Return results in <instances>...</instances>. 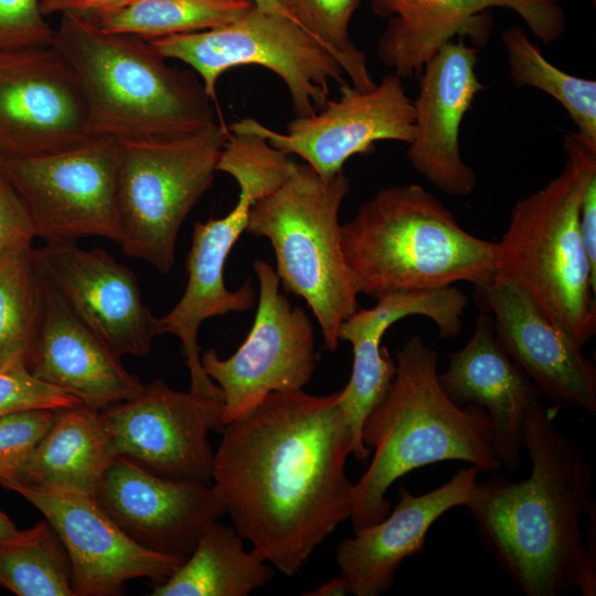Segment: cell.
Wrapping results in <instances>:
<instances>
[{
  "mask_svg": "<svg viewBox=\"0 0 596 596\" xmlns=\"http://www.w3.org/2000/svg\"><path fill=\"white\" fill-rule=\"evenodd\" d=\"M94 498L135 542L184 562L206 528L226 513L214 483L168 479L115 457Z\"/></svg>",
  "mask_w": 596,
  "mask_h": 596,
  "instance_id": "17",
  "label": "cell"
},
{
  "mask_svg": "<svg viewBox=\"0 0 596 596\" xmlns=\"http://www.w3.org/2000/svg\"><path fill=\"white\" fill-rule=\"evenodd\" d=\"M2 157L1 150H0V158Z\"/></svg>",
  "mask_w": 596,
  "mask_h": 596,
  "instance_id": "42",
  "label": "cell"
},
{
  "mask_svg": "<svg viewBox=\"0 0 596 596\" xmlns=\"http://www.w3.org/2000/svg\"><path fill=\"white\" fill-rule=\"evenodd\" d=\"M120 142L92 136L76 146L28 157H1L0 172L45 243L98 236L116 242Z\"/></svg>",
  "mask_w": 596,
  "mask_h": 596,
  "instance_id": "11",
  "label": "cell"
},
{
  "mask_svg": "<svg viewBox=\"0 0 596 596\" xmlns=\"http://www.w3.org/2000/svg\"><path fill=\"white\" fill-rule=\"evenodd\" d=\"M148 41L168 60L190 66L213 103L222 74L243 65L265 67L281 78L296 117L320 110L331 82L345 83L340 63L315 36L292 19L256 6L222 26Z\"/></svg>",
  "mask_w": 596,
  "mask_h": 596,
  "instance_id": "10",
  "label": "cell"
},
{
  "mask_svg": "<svg viewBox=\"0 0 596 596\" xmlns=\"http://www.w3.org/2000/svg\"><path fill=\"white\" fill-rule=\"evenodd\" d=\"M35 256L47 283L68 308L118 356H145L160 334L159 318L143 304L130 268L103 248L45 243Z\"/></svg>",
  "mask_w": 596,
  "mask_h": 596,
  "instance_id": "18",
  "label": "cell"
},
{
  "mask_svg": "<svg viewBox=\"0 0 596 596\" xmlns=\"http://www.w3.org/2000/svg\"><path fill=\"white\" fill-rule=\"evenodd\" d=\"M223 411L222 400L175 391L156 379L100 416L114 458L163 478L210 483L215 453L209 434L223 432Z\"/></svg>",
  "mask_w": 596,
  "mask_h": 596,
  "instance_id": "13",
  "label": "cell"
},
{
  "mask_svg": "<svg viewBox=\"0 0 596 596\" xmlns=\"http://www.w3.org/2000/svg\"><path fill=\"white\" fill-rule=\"evenodd\" d=\"M467 305L465 292L453 286L395 292L377 298L370 309H356L341 323L338 337L351 343L353 364L340 406L352 436L351 454L359 461L366 462L372 451L362 439L364 421L384 398L396 373L395 361L381 345L386 330L403 318L423 316L434 321L440 338H455L461 332Z\"/></svg>",
  "mask_w": 596,
  "mask_h": 596,
  "instance_id": "21",
  "label": "cell"
},
{
  "mask_svg": "<svg viewBox=\"0 0 596 596\" xmlns=\"http://www.w3.org/2000/svg\"><path fill=\"white\" fill-rule=\"evenodd\" d=\"M234 526L217 521L200 536L191 555L152 596H247L274 575L269 564L253 550Z\"/></svg>",
  "mask_w": 596,
  "mask_h": 596,
  "instance_id": "27",
  "label": "cell"
},
{
  "mask_svg": "<svg viewBox=\"0 0 596 596\" xmlns=\"http://www.w3.org/2000/svg\"><path fill=\"white\" fill-rule=\"evenodd\" d=\"M36 237L32 220L19 195L0 172V253Z\"/></svg>",
  "mask_w": 596,
  "mask_h": 596,
  "instance_id": "36",
  "label": "cell"
},
{
  "mask_svg": "<svg viewBox=\"0 0 596 596\" xmlns=\"http://www.w3.org/2000/svg\"><path fill=\"white\" fill-rule=\"evenodd\" d=\"M0 485L34 505L57 533L71 562L75 596H119L134 578L161 584L183 563L135 542L94 497L17 481Z\"/></svg>",
  "mask_w": 596,
  "mask_h": 596,
  "instance_id": "16",
  "label": "cell"
},
{
  "mask_svg": "<svg viewBox=\"0 0 596 596\" xmlns=\"http://www.w3.org/2000/svg\"><path fill=\"white\" fill-rule=\"evenodd\" d=\"M0 587L18 596H75L67 552L46 520L0 542Z\"/></svg>",
  "mask_w": 596,
  "mask_h": 596,
  "instance_id": "30",
  "label": "cell"
},
{
  "mask_svg": "<svg viewBox=\"0 0 596 596\" xmlns=\"http://www.w3.org/2000/svg\"><path fill=\"white\" fill-rule=\"evenodd\" d=\"M563 171L519 200L498 245V270L519 283L578 347L596 333V270L581 230L585 183L596 171V146L568 132Z\"/></svg>",
  "mask_w": 596,
  "mask_h": 596,
  "instance_id": "6",
  "label": "cell"
},
{
  "mask_svg": "<svg viewBox=\"0 0 596 596\" xmlns=\"http://www.w3.org/2000/svg\"><path fill=\"white\" fill-rule=\"evenodd\" d=\"M349 191L343 170L326 179L296 162L288 178L254 204L246 227L270 242L284 289L307 302L330 352L338 348L341 323L358 309L339 223Z\"/></svg>",
  "mask_w": 596,
  "mask_h": 596,
  "instance_id": "7",
  "label": "cell"
},
{
  "mask_svg": "<svg viewBox=\"0 0 596 596\" xmlns=\"http://www.w3.org/2000/svg\"><path fill=\"white\" fill-rule=\"evenodd\" d=\"M53 45L78 82L91 136L134 141L198 131L215 113L199 76L172 66L148 40L62 14Z\"/></svg>",
  "mask_w": 596,
  "mask_h": 596,
  "instance_id": "4",
  "label": "cell"
},
{
  "mask_svg": "<svg viewBox=\"0 0 596 596\" xmlns=\"http://www.w3.org/2000/svg\"><path fill=\"white\" fill-rule=\"evenodd\" d=\"M228 135L220 119L187 135L119 141L116 243L126 256L172 269L179 231L211 188Z\"/></svg>",
  "mask_w": 596,
  "mask_h": 596,
  "instance_id": "9",
  "label": "cell"
},
{
  "mask_svg": "<svg viewBox=\"0 0 596 596\" xmlns=\"http://www.w3.org/2000/svg\"><path fill=\"white\" fill-rule=\"evenodd\" d=\"M79 404L78 398L38 380L24 366L0 370V416L22 409H58Z\"/></svg>",
  "mask_w": 596,
  "mask_h": 596,
  "instance_id": "34",
  "label": "cell"
},
{
  "mask_svg": "<svg viewBox=\"0 0 596 596\" xmlns=\"http://www.w3.org/2000/svg\"><path fill=\"white\" fill-rule=\"evenodd\" d=\"M348 589L344 579L338 576L320 585L318 588L304 593L305 596H341L347 595Z\"/></svg>",
  "mask_w": 596,
  "mask_h": 596,
  "instance_id": "39",
  "label": "cell"
},
{
  "mask_svg": "<svg viewBox=\"0 0 596 596\" xmlns=\"http://www.w3.org/2000/svg\"><path fill=\"white\" fill-rule=\"evenodd\" d=\"M41 0H0V49L53 43L54 29L41 10Z\"/></svg>",
  "mask_w": 596,
  "mask_h": 596,
  "instance_id": "35",
  "label": "cell"
},
{
  "mask_svg": "<svg viewBox=\"0 0 596 596\" xmlns=\"http://www.w3.org/2000/svg\"><path fill=\"white\" fill-rule=\"evenodd\" d=\"M395 364L390 390L363 424L362 439L373 456L353 485V530L389 514V489L412 470L447 460L465 461L479 472L502 468L488 413L476 404L450 401L438 380L434 349L411 337L396 352Z\"/></svg>",
  "mask_w": 596,
  "mask_h": 596,
  "instance_id": "3",
  "label": "cell"
},
{
  "mask_svg": "<svg viewBox=\"0 0 596 596\" xmlns=\"http://www.w3.org/2000/svg\"><path fill=\"white\" fill-rule=\"evenodd\" d=\"M438 380L456 405L476 404L486 409L496 455L508 472L517 471L525 423L542 395L500 344L491 316L478 315L472 336L448 354V366L438 373Z\"/></svg>",
  "mask_w": 596,
  "mask_h": 596,
  "instance_id": "23",
  "label": "cell"
},
{
  "mask_svg": "<svg viewBox=\"0 0 596 596\" xmlns=\"http://www.w3.org/2000/svg\"><path fill=\"white\" fill-rule=\"evenodd\" d=\"M476 297L493 315L498 340L555 406L596 414V368L513 278L498 270L476 287Z\"/></svg>",
  "mask_w": 596,
  "mask_h": 596,
  "instance_id": "19",
  "label": "cell"
},
{
  "mask_svg": "<svg viewBox=\"0 0 596 596\" xmlns=\"http://www.w3.org/2000/svg\"><path fill=\"white\" fill-rule=\"evenodd\" d=\"M57 409L30 408L0 416V482L24 479L30 460Z\"/></svg>",
  "mask_w": 596,
  "mask_h": 596,
  "instance_id": "33",
  "label": "cell"
},
{
  "mask_svg": "<svg viewBox=\"0 0 596 596\" xmlns=\"http://www.w3.org/2000/svg\"><path fill=\"white\" fill-rule=\"evenodd\" d=\"M45 278V277H44ZM28 370L38 380L103 411L143 389L45 279L42 317Z\"/></svg>",
  "mask_w": 596,
  "mask_h": 596,
  "instance_id": "25",
  "label": "cell"
},
{
  "mask_svg": "<svg viewBox=\"0 0 596 596\" xmlns=\"http://www.w3.org/2000/svg\"><path fill=\"white\" fill-rule=\"evenodd\" d=\"M281 2L292 20L333 54L354 87L369 91L375 86L365 54L349 36V24L359 0H281Z\"/></svg>",
  "mask_w": 596,
  "mask_h": 596,
  "instance_id": "32",
  "label": "cell"
},
{
  "mask_svg": "<svg viewBox=\"0 0 596 596\" xmlns=\"http://www.w3.org/2000/svg\"><path fill=\"white\" fill-rule=\"evenodd\" d=\"M560 407L538 403L524 429L530 476L511 481L494 473L476 481L464 507L485 549L526 596H560L574 587L596 594L595 532L583 542L581 521L595 508L590 466L554 425Z\"/></svg>",
  "mask_w": 596,
  "mask_h": 596,
  "instance_id": "2",
  "label": "cell"
},
{
  "mask_svg": "<svg viewBox=\"0 0 596 596\" xmlns=\"http://www.w3.org/2000/svg\"><path fill=\"white\" fill-rule=\"evenodd\" d=\"M18 532L11 519L0 510V542L13 536Z\"/></svg>",
  "mask_w": 596,
  "mask_h": 596,
  "instance_id": "41",
  "label": "cell"
},
{
  "mask_svg": "<svg viewBox=\"0 0 596 596\" xmlns=\"http://www.w3.org/2000/svg\"><path fill=\"white\" fill-rule=\"evenodd\" d=\"M134 0H41L42 13L76 14L88 19L116 11Z\"/></svg>",
  "mask_w": 596,
  "mask_h": 596,
  "instance_id": "37",
  "label": "cell"
},
{
  "mask_svg": "<svg viewBox=\"0 0 596 596\" xmlns=\"http://www.w3.org/2000/svg\"><path fill=\"white\" fill-rule=\"evenodd\" d=\"M478 53L462 38L445 43L425 64L414 106L415 135L407 159L422 177L447 195L466 196L477 175L461 158L460 126L475 97Z\"/></svg>",
  "mask_w": 596,
  "mask_h": 596,
  "instance_id": "22",
  "label": "cell"
},
{
  "mask_svg": "<svg viewBox=\"0 0 596 596\" xmlns=\"http://www.w3.org/2000/svg\"><path fill=\"white\" fill-rule=\"evenodd\" d=\"M389 23L376 45L379 61L401 79L419 76L427 61L455 36L482 44L489 28L485 12H517L544 43L565 29L563 10L553 0H370Z\"/></svg>",
  "mask_w": 596,
  "mask_h": 596,
  "instance_id": "20",
  "label": "cell"
},
{
  "mask_svg": "<svg viewBox=\"0 0 596 596\" xmlns=\"http://www.w3.org/2000/svg\"><path fill=\"white\" fill-rule=\"evenodd\" d=\"M44 294L45 278L32 244L0 253V370L28 369Z\"/></svg>",
  "mask_w": 596,
  "mask_h": 596,
  "instance_id": "28",
  "label": "cell"
},
{
  "mask_svg": "<svg viewBox=\"0 0 596 596\" xmlns=\"http://www.w3.org/2000/svg\"><path fill=\"white\" fill-rule=\"evenodd\" d=\"M578 221L588 259L596 270V171L589 174L585 183Z\"/></svg>",
  "mask_w": 596,
  "mask_h": 596,
  "instance_id": "38",
  "label": "cell"
},
{
  "mask_svg": "<svg viewBox=\"0 0 596 596\" xmlns=\"http://www.w3.org/2000/svg\"><path fill=\"white\" fill-rule=\"evenodd\" d=\"M113 459L100 411L83 404L58 408L21 482L94 497Z\"/></svg>",
  "mask_w": 596,
  "mask_h": 596,
  "instance_id": "26",
  "label": "cell"
},
{
  "mask_svg": "<svg viewBox=\"0 0 596 596\" xmlns=\"http://www.w3.org/2000/svg\"><path fill=\"white\" fill-rule=\"evenodd\" d=\"M254 7L253 0H134L91 20L106 32L152 40L222 26Z\"/></svg>",
  "mask_w": 596,
  "mask_h": 596,
  "instance_id": "29",
  "label": "cell"
},
{
  "mask_svg": "<svg viewBox=\"0 0 596 596\" xmlns=\"http://www.w3.org/2000/svg\"><path fill=\"white\" fill-rule=\"evenodd\" d=\"M414 120L413 100L403 79L392 73L369 91L341 84L339 98L328 99L311 116L296 117L286 132L270 129L255 118L234 121L228 129L264 137L287 155H297L327 179L342 171L351 157L370 153L377 141L411 143Z\"/></svg>",
  "mask_w": 596,
  "mask_h": 596,
  "instance_id": "14",
  "label": "cell"
},
{
  "mask_svg": "<svg viewBox=\"0 0 596 596\" xmlns=\"http://www.w3.org/2000/svg\"><path fill=\"white\" fill-rule=\"evenodd\" d=\"M253 268L259 294L246 339L227 359H221L214 349L201 355L203 371L222 391L225 426L247 415L273 392L302 390L316 369L310 319L280 292V280L268 263L257 259Z\"/></svg>",
  "mask_w": 596,
  "mask_h": 596,
  "instance_id": "12",
  "label": "cell"
},
{
  "mask_svg": "<svg viewBox=\"0 0 596 596\" xmlns=\"http://www.w3.org/2000/svg\"><path fill=\"white\" fill-rule=\"evenodd\" d=\"M256 7L259 9L278 13L292 19L283 6L281 0H253ZM296 22V21H295Z\"/></svg>",
  "mask_w": 596,
  "mask_h": 596,
  "instance_id": "40",
  "label": "cell"
},
{
  "mask_svg": "<svg viewBox=\"0 0 596 596\" xmlns=\"http://www.w3.org/2000/svg\"><path fill=\"white\" fill-rule=\"evenodd\" d=\"M295 163L262 136L230 131L216 171L230 174L237 182V202L223 217L194 224L184 292L175 306L159 318L160 334L170 333L181 341L193 393L207 397L220 395V387L201 364L199 330L209 318L254 307L256 295L251 281L237 290H228L224 284V266L236 241L246 231L254 204L275 191Z\"/></svg>",
  "mask_w": 596,
  "mask_h": 596,
  "instance_id": "8",
  "label": "cell"
},
{
  "mask_svg": "<svg viewBox=\"0 0 596 596\" xmlns=\"http://www.w3.org/2000/svg\"><path fill=\"white\" fill-rule=\"evenodd\" d=\"M473 466L422 494L398 487L400 500L381 521L354 530L337 547V564L348 594L379 596L394 582L404 560L424 551L430 526L449 510L465 505L477 481Z\"/></svg>",
  "mask_w": 596,
  "mask_h": 596,
  "instance_id": "24",
  "label": "cell"
},
{
  "mask_svg": "<svg viewBox=\"0 0 596 596\" xmlns=\"http://www.w3.org/2000/svg\"><path fill=\"white\" fill-rule=\"evenodd\" d=\"M91 137L78 82L53 43L0 49L2 157L53 152Z\"/></svg>",
  "mask_w": 596,
  "mask_h": 596,
  "instance_id": "15",
  "label": "cell"
},
{
  "mask_svg": "<svg viewBox=\"0 0 596 596\" xmlns=\"http://www.w3.org/2000/svg\"><path fill=\"white\" fill-rule=\"evenodd\" d=\"M341 245L359 294L475 287L498 272V245L467 232L453 212L418 184L391 185L341 225Z\"/></svg>",
  "mask_w": 596,
  "mask_h": 596,
  "instance_id": "5",
  "label": "cell"
},
{
  "mask_svg": "<svg viewBox=\"0 0 596 596\" xmlns=\"http://www.w3.org/2000/svg\"><path fill=\"white\" fill-rule=\"evenodd\" d=\"M501 38L513 83L552 96L575 123V132L596 146V82L567 74L550 63L517 26L505 29Z\"/></svg>",
  "mask_w": 596,
  "mask_h": 596,
  "instance_id": "31",
  "label": "cell"
},
{
  "mask_svg": "<svg viewBox=\"0 0 596 596\" xmlns=\"http://www.w3.org/2000/svg\"><path fill=\"white\" fill-rule=\"evenodd\" d=\"M340 400L341 390L273 392L224 427L214 454L212 479L233 526L287 576L352 511L345 473L352 436Z\"/></svg>",
  "mask_w": 596,
  "mask_h": 596,
  "instance_id": "1",
  "label": "cell"
}]
</instances>
